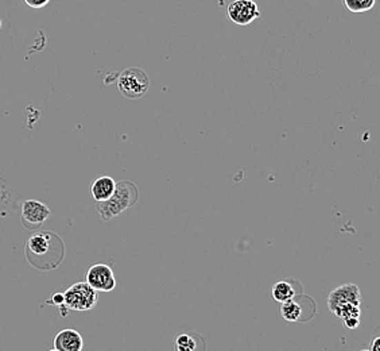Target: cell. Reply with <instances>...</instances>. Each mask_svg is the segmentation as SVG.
I'll return each instance as SVG.
<instances>
[{
  "label": "cell",
  "mask_w": 380,
  "mask_h": 351,
  "mask_svg": "<svg viewBox=\"0 0 380 351\" xmlns=\"http://www.w3.org/2000/svg\"><path fill=\"white\" fill-rule=\"evenodd\" d=\"M63 243L59 236L49 231H41L31 235L26 245V254L30 263L41 261L38 267L54 269L63 258Z\"/></svg>",
  "instance_id": "6da1fadb"
},
{
  "label": "cell",
  "mask_w": 380,
  "mask_h": 351,
  "mask_svg": "<svg viewBox=\"0 0 380 351\" xmlns=\"http://www.w3.org/2000/svg\"><path fill=\"white\" fill-rule=\"evenodd\" d=\"M138 198L139 192L135 184L130 181H120L117 182L115 192L108 200L97 203V212L104 222H110L135 205L138 202Z\"/></svg>",
  "instance_id": "7a4b0ae2"
},
{
  "label": "cell",
  "mask_w": 380,
  "mask_h": 351,
  "mask_svg": "<svg viewBox=\"0 0 380 351\" xmlns=\"http://www.w3.org/2000/svg\"><path fill=\"white\" fill-rule=\"evenodd\" d=\"M117 88L124 97L130 100H138L148 92L150 80L143 69L128 68L120 73Z\"/></svg>",
  "instance_id": "3957f363"
},
{
  "label": "cell",
  "mask_w": 380,
  "mask_h": 351,
  "mask_svg": "<svg viewBox=\"0 0 380 351\" xmlns=\"http://www.w3.org/2000/svg\"><path fill=\"white\" fill-rule=\"evenodd\" d=\"M99 294L86 281L76 283L63 292V305L69 311L84 312L97 304Z\"/></svg>",
  "instance_id": "277c9868"
},
{
  "label": "cell",
  "mask_w": 380,
  "mask_h": 351,
  "mask_svg": "<svg viewBox=\"0 0 380 351\" xmlns=\"http://www.w3.org/2000/svg\"><path fill=\"white\" fill-rule=\"evenodd\" d=\"M261 17L254 0H232L227 7V18L237 26H248Z\"/></svg>",
  "instance_id": "5b68a950"
},
{
  "label": "cell",
  "mask_w": 380,
  "mask_h": 351,
  "mask_svg": "<svg viewBox=\"0 0 380 351\" xmlns=\"http://www.w3.org/2000/svg\"><path fill=\"white\" fill-rule=\"evenodd\" d=\"M86 283L96 292H112L117 288L114 270L106 263H96L87 272Z\"/></svg>",
  "instance_id": "8992f818"
},
{
  "label": "cell",
  "mask_w": 380,
  "mask_h": 351,
  "mask_svg": "<svg viewBox=\"0 0 380 351\" xmlns=\"http://www.w3.org/2000/svg\"><path fill=\"white\" fill-rule=\"evenodd\" d=\"M326 303L330 311L347 304L360 305L361 293L356 284H344L329 293Z\"/></svg>",
  "instance_id": "52a82bcc"
},
{
  "label": "cell",
  "mask_w": 380,
  "mask_h": 351,
  "mask_svg": "<svg viewBox=\"0 0 380 351\" xmlns=\"http://www.w3.org/2000/svg\"><path fill=\"white\" fill-rule=\"evenodd\" d=\"M50 216V209L48 205L37 202L26 200L22 205V220L28 229H37L45 223Z\"/></svg>",
  "instance_id": "ba28073f"
},
{
  "label": "cell",
  "mask_w": 380,
  "mask_h": 351,
  "mask_svg": "<svg viewBox=\"0 0 380 351\" xmlns=\"http://www.w3.org/2000/svg\"><path fill=\"white\" fill-rule=\"evenodd\" d=\"M53 346L59 351H83L84 339L79 331L66 328L56 335Z\"/></svg>",
  "instance_id": "9c48e42d"
},
{
  "label": "cell",
  "mask_w": 380,
  "mask_h": 351,
  "mask_svg": "<svg viewBox=\"0 0 380 351\" xmlns=\"http://www.w3.org/2000/svg\"><path fill=\"white\" fill-rule=\"evenodd\" d=\"M115 188H117V181L112 177L101 176L93 181L90 187V193L97 203H101L108 200L112 196V193L115 192Z\"/></svg>",
  "instance_id": "30bf717a"
},
{
  "label": "cell",
  "mask_w": 380,
  "mask_h": 351,
  "mask_svg": "<svg viewBox=\"0 0 380 351\" xmlns=\"http://www.w3.org/2000/svg\"><path fill=\"white\" fill-rule=\"evenodd\" d=\"M281 315L286 322H299L302 319V307L295 301V297L281 303Z\"/></svg>",
  "instance_id": "8fae6325"
},
{
  "label": "cell",
  "mask_w": 380,
  "mask_h": 351,
  "mask_svg": "<svg viewBox=\"0 0 380 351\" xmlns=\"http://www.w3.org/2000/svg\"><path fill=\"white\" fill-rule=\"evenodd\" d=\"M271 296L278 303H285L288 300H292L295 297V291L290 283L288 281H278L274 284L271 290Z\"/></svg>",
  "instance_id": "7c38bea8"
},
{
  "label": "cell",
  "mask_w": 380,
  "mask_h": 351,
  "mask_svg": "<svg viewBox=\"0 0 380 351\" xmlns=\"http://www.w3.org/2000/svg\"><path fill=\"white\" fill-rule=\"evenodd\" d=\"M375 3L377 0H344L346 8L354 14H361L372 10Z\"/></svg>",
  "instance_id": "4fadbf2b"
},
{
  "label": "cell",
  "mask_w": 380,
  "mask_h": 351,
  "mask_svg": "<svg viewBox=\"0 0 380 351\" xmlns=\"http://www.w3.org/2000/svg\"><path fill=\"white\" fill-rule=\"evenodd\" d=\"M196 341L188 335V334H181L178 335L176 339V351H196Z\"/></svg>",
  "instance_id": "5bb4252c"
},
{
  "label": "cell",
  "mask_w": 380,
  "mask_h": 351,
  "mask_svg": "<svg viewBox=\"0 0 380 351\" xmlns=\"http://www.w3.org/2000/svg\"><path fill=\"white\" fill-rule=\"evenodd\" d=\"M48 304H53V305L59 307V310H61V315H62V316H66L68 310H66L65 305H63V293H54V294L52 296V298L48 301Z\"/></svg>",
  "instance_id": "9a60e30c"
},
{
  "label": "cell",
  "mask_w": 380,
  "mask_h": 351,
  "mask_svg": "<svg viewBox=\"0 0 380 351\" xmlns=\"http://www.w3.org/2000/svg\"><path fill=\"white\" fill-rule=\"evenodd\" d=\"M49 1L50 0H25V3L29 7H31V8H34V10H39V8L46 7L49 4Z\"/></svg>",
  "instance_id": "2e32d148"
},
{
  "label": "cell",
  "mask_w": 380,
  "mask_h": 351,
  "mask_svg": "<svg viewBox=\"0 0 380 351\" xmlns=\"http://www.w3.org/2000/svg\"><path fill=\"white\" fill-rule=\"evenodd\" d=\"M344 325L350 330H356L360 325V318H348L346 321H343Z\"/></svg>",
  "instance_id": "e0dca14e"
},
{
  "label": "cell",
  "mask_w": 380,
  "mask_h": 351,
  "mask_svg": "<svg viewBox=\"0 0 380 351\" xmlns=\"http://www.w3.org/2000/svg\"><path fill=\"white\" fill-rule=\"evenodd\" d=\"M370 351H380V336H375L371 342Z\"/></svg>",
  "instance_id": "ac0fdd59"
},
{
  "label": "cell",
  "mask_w": 380,
  "mask_h": 351,
  "mask_svg": "<svg viewBox=\"0 0 380 351\" xmlns=\"http://www.w3.org/2000/svg\"><path fill=\"white\" fill-rule=\"evenodd\" d=\"M359 351H370V350H366V349H363V350H359Z\"/></svg>",
  "instance_id": "d6986e66"
},
{
  "label": "cell",
  "mask_w": 380,
  "mask_h": 351,
  "mask_svg": "<svg viewBox=\"0 0 380 351\" xmlns=\"http://www.w3.org/2000/svg\"><path fill=\"white\" fill-rule=\"evenodd\" d=\"M0 29H1V21H0Z\"/></svg>",
  "instance_id": "ffe728a7"
},
{
  "label": "cell",
  "mask_w": 380,
  "mask_h": 351,
  "mask_svg": "<svg viewBox=\"0 0 380 351\" xmlns=\"http://www.w3.org/2000/svg\"><path fill=\"white\" fill-rule=\"evenodd\" d=\"M49 351H59V350H56V349H53V350H49Z\"/></svg>",
  "instance_id": "44dd1931"
}]
</instances>
